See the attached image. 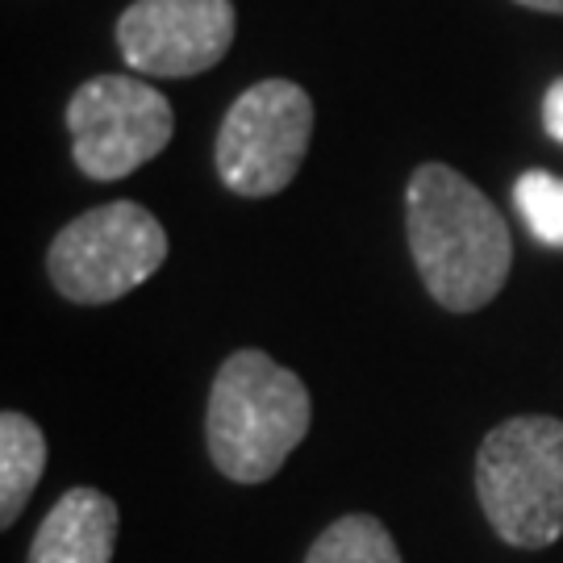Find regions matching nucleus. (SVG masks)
Wrapping results in <instances>:
<instances>
[{"label":"nucleus","mask_w":563,"mask_h":563,"mask_svg":"<svg viewBox=\"0 0 563 563\" xmlns=\"http://www.w3.org/2000/svg\"><path fill=\"white\" fill-rule=\"evenodd\" d=\"M405 230L426 292L451 313H476L509 280V222L476 184L446 163H422L409 176Z\"/></svg>","instance_id":"f257e3e1"},{"label":"nucleus","mask_w":563,"mask_h":563,"mask_svg":"<svg viewBox=\"0 0 563 563\" xmlns=\"http://www.w3.org/2000/svg\"><path fill=\"white\" fill-rule=\"evenodd\" d=\"M313 401L297 372L242 346L218 367L205 409L209 460L234 484H263L305 443Z\"/></svg>","instance_id":"f03ea898"},{"label":"nucleus","mask_w":563,"mask_h":563,"mask_svg":"<svg viewBox=\"0 0 563 563\" xmlns=\"http://www.w3.org/2000/svg\"><path fill=\"white\" fill-rule=\"evenodd\" d=\"M476 497L497 539L539 551L563 534V422L509 418L476 451Z\"/></svg>","instance_id":"7ed1b4c3"},{"label":"nucleus","mask_w":563,"mask_h":563,"mask_svg":"<svg viewBox=\"0 0 563 563\" xmlns=\"http://www.w3.org/2000/svg\"><path fill=\"white\" fill-rule=\"evenodd\" d=\"M167 260V230L134 201L97 205L67 222L51 242L46 272L59 297L76 305L121 301Z\"/></svg>","instance_id":"20e7f679"},{"label":"nucleus","mask_w":563,"mask_h":563,"mask_svg":"<svg viewBox=\"0 0 563 563\" xmlns=\"http://www.w3.org/2000/svg\"><path fill=\"white\" fill-rule=\"evenodd\" d=\"M313 139V101L301 84L260 80L225 109L213 163L230 192L276 197L297 180Z\"/></svg>","instance_id":"39448f33"},{"label":"nucleus","mask_w":563,"mask_h":563,"mask_svg":"<svg viewBox=\"0 0 563 563\" xmlns=\"http://www.w3.org/2000/svg\"><path fill=\"white\" fill-rule=\"evenodd\" d=\"M71 159L88 180H121L163 155L176 113L159 88L139 76H92L67 101Z\"/></svg>","instance_id":"423d86ee"},{"label":"nucleus","mask_w":563,"mask_h":563,"mask_svg":"<svg viewBox=\"0 0 563 563\" xmlns=\"http://www.w3.org/2000/svg\"><path fill=\"white\" fill-rule=\"evenodd\" d=\"M234 30V0H134L118 18V46L139 76L188 80L225 59Z\"/></svg>","instance_id":"0eeeda50"},{"label":"nucleus","mask_w":563,"mask_h":563,"mask_svg":"<svg viewBox=\"0 0 563 563\" xmlns=\"http://www.w3.org/2000/svg\"><path fill=\"white\" fill-rule=\"evenodd\" d=\"M118 505L101 488H67L42 518L25 563H113Z\"/></svg>","instance_id":"6e6552de"},{"label":"nucleus","mask_w":563,"mask_h":563,"mask_svg":"<svg viewBox=\"0 0 563 563\" xmlns=\"http://www.w3.org/2000/svg\"><path fill=\"white\" fill-rule=\"evenodd\" d=\"M46 472V434L18 409L0 413V526H13Z\"/></svg>","instance_id":"1a4fd4ad"},{"label":"nucleus","mask_w":563,"mask_h":563,"mask_svg":"<svg viewBox=\"0 0 563 563\" xmlns=\"http://www.w3.org/2000/svg\"><path fill=\"white\" fill-rule=\"evenodd\" d=\"M305 563H401V551L380 518L372 514H346L330 522L309 547Z\"/></svg>","instance_id":"9d476101"},{"label":"nucleus","mask_w":563,"mask_h":563,"mask_svg":"<svg viewBox=\"0 0 563 563\" xmlns=\"http://www.w3.org/2000/svg\"><path fill=\"white\" fill-rule=\"evenodd\" d=\"M514 201L534 239L543 246H563V176L526 172L514 184Z\"/></svg>","instance_id":"9b49d317"},{"label":"nucleus","mask_w":563,"mask_h":563,"mask_svg":"<svg viewBox=\"0 0 563 563\" xmlns=\"http://www.w3.org/2000/svg\"><path fill=\"white\" fill-rule=\"evenodd\" d=\"M543 125H547V134H551V139L563 142V80H555L551 88H547Z\"/></svg>","instance_id":"f8f14e48"},{"label":"nucleus","mask_w":563,"mask_h":563,"mask_svg":"<svg viewBox=\"0 0 563 563\" xmlns=\"http://www.w3.org/2000/svg\"><path fill=\"white\" fill-rule=\"evenodd\" d=\"M526 9H539V13H563V0H518Z\"/></svg>","instance_id":"ddd939ff"}]
</instances>
